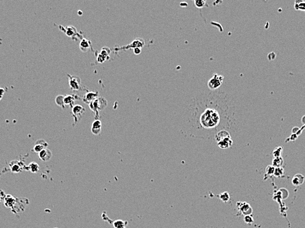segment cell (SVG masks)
<instances>
[{
  "instance_id": "cell-1",
  "label": "cell",
  "mask_w": 305,
  "mask_h": 228,
  "mask_svg": "<svg viewBox=\"0 0 305 228\" xmlns=\"http://www.w3.org/2000/svg\"><path fill=\"white\" fill-rule=\"evenodd\" d=\"M107 101L103 97H99L98 99L89 104V107L93 112L98 115L99 111L103 110L107 107Z\"/></svg>"
},
{
  "instance_id": "cell-2",
  "label": "cell",
  "mask_w": 305,
  "mask_h": 228,
  "mask_svg": "<svg viewBox=\"0 0 305 228\" xmlns=\"http://www.w3.org/2000/svg\"><path fill=\"white\" fill-rule=\"evenodd\" d=\"M224 81V76L218 74H214L207 83L208 88L211 90H216L219 88Z\"/></svg>"
},
{
  "instance_id": "cell-3",
  "label": "cell",
  "mask_w": 305,
  "mask_h": 228,
  "mask_svg": "<svg viewBox=\"0 0 305 228\" xmlns=\"http://www.w3.org/2000/svg\"><path fill=\"white\" fill-rule=\"evenodd\" d=\"M68 77L69 78V86L70 89L73 91H78L81 88V80L77 76H72V75L68 74Z\"/></svg>"
},
{
  "instance_id": "cell-4",
  "label": "cell",
  "mask_w": 305,
  "mask_h": 228,
  "mask_svg": "<svg viewBox=\"0 0 305 228\" xmlns=\"http://www.w3.org/2000/svg\"><path fill=\"white\" fill-rule=\"evenodd\" d=\"M86 111L85 108L80 105H74L72 108V112L76 122H78L82 118V115Z\"/></svg>"
},
{
  "instance_id": "cell-5",
  "label": "cell",
  "mask_w": 305,
  "mask_h": 228,
  "mask_svg": "<svg viewBox=\"0 0 305 228\" xmlns=\"http://www.w3.org/2000/svg\"><path fill=\"white\" fill-rule=\"evenodd\" d=\"M236 205H237L238 210H240L244 216L251 215L253 213V209L249 203L240 201V202H237Z\"/></svg>"
},
{
  "instance_id": "cell-6",
  "label": "cell",
  "mask_w": 305,
  "mask_h": 228,
  "mask_svg": "<svg viewBox=\"0 0 305 228\" xmlns=\"http://www.w3.org/2000/svg\"><path fill=\"white\" fill-rule=\"evenodd\" d=\"M99 97V94L98 92H88L86 93L84 95V96L83 97V101L86 103H88V105L90 103L93 102V101L96 100V99H98Z\"/></svg>"
},
{
  "instance_id": "cell-7",
  "label": "cell",
  "mask_w": 305,
  "mask_h": 228,
  "mask_svg": "<svg viewBox=\"0 0 305 228\" xmlns=\"http://www.w3.org/2000/svg\"><path fill=\"white\" fill-rule=\"evenodd\" d=\"M38 155L40 160L47 162V161H49L52 157V152L49 149L46 148L39 152Z\"/></svg>"
},
{
  "instance_id": "cell-8",
  "label": "cell",
  "mask_w": 305,
  "mask_h": 228,
  "mask_svg": "<svg viewBox=\"0 0 305 228\" xmlns=\"http://www.w3.org/2000/svg\"><path fill=\"white\" fill-rule=\"evenodd\" d=\"M101 122L99 120H96L93 122L91 131L93 134L96 135V136H98L101 134Z\"/></svg>"
},
{
  "instance_id": "cell-9",
  "label": "cell",
  "mask_w": 305,
  "mask_h": 228,
  "mask_svg": "<svg viewBox=\"0 0 305 228\" xmlns=\"http://www.w3.org/2000/svg\"><path fill=\"white\" fill-rule=\"evenodd\" d=\"M227 138H231V136L230 134L226 130H220L215 135V140L217 141V143Z\"/></svg>"
},
{
  "instance_id": "cell-10",
  "label": "cell",
  "mask_w": 305,
  "mask_h": 228,
  "mask_svg": "<svg viewBox=\"0 0 305 228\" xmlns=\"http://www.w3.org/2000/svg\"><path fill=\"white\" fill-rule=\"evenodd\" d=\"M47 143L46 142L45 140L43 139H38L36 141V144H35L34 147V150L35 152H39L41 151L43 149H46V147H47Z\"/></svg>"
},
{
  "instance_id": "cell-11",
  "label": "cell",
  "mask_w": 305,
  "mask_h": 228,
  "mask_svg": "<svg viewBox=\"0 0 305 228\" xmlns=\"http://www.w3.org/2000/svg\"><path fill=\"white\" fill-rule=\"evenodd\" d=\"M233 144V141L231 138H227L218 142V146L222 149H226L231 147Z\"/></svg>"
},
{
  "instance_id": "cell-12",
  "label": "cell",
  "mask_w": 305,
  "mask_h": 228,
  "mask_svg": "<svg viewBox=\"0 0 305 228\" xmlns=\"http://www.w3.org/2000/svg\"><path fill=\"white\" fill-rule=\"evenodd\" d=\"M304 177L302 174H297L293 176L291 182L295 186H299V185H301L304 182Z\"/></svg>"
},
{
  "instance_id": "cell-13",
  "label": "cell",
  "mask_w": 305,
  "mask_h": 228,
  "mask_svg": "<svg viewBox=\"0 0 305 228\" xmlns=\"http://www.w3.org/2000/svg\"><path fill=\"white\" fill-rule=\"evenodd\" d=\"M75 101V97L72 95H67L63 96V105L64 108L65 106H69V107H74V103Z\"/></svg>"
},
{
  "instance_id": "cell-14",
  "label": "cell",
  "mask_w": 305,
  "mask_h": 228,
  "mask_svg": "<svg viewBox=\"0 0 305 228\" xmlns=\"http://www.w3.org/2000/svg\"><path fill=\"white\" fill-rule=\"evenodd\" d=\"M79 46L80 49L83 52H87L88 51L90 50V47H91V42H90V40H88V39L83 38L80 41Z\"/></svg>"
},
{
  "instance_id": "cell-15",
  "label": "cell",
  "mask_w": 305,
  "mask_h": 228,
  "mask_svg": "<svg viewBox=\"0 0 305 228\" xmlns=\"http://www.w3.org/2000/svg\"><path fill=\"white\" fill-rule=\"evenodd\" d=\"M144 45H145L144 40H143V39H141V38H138V39H135L134 41H133L132 42L131 44L128 45L125 48H126V49H128V48H130V47H132V48H134V49L136 48V47L141 48V47H143V46H144Z\"/></svg>"
},
{
  "instance_id": "cell-16",
  "label": "cell",
  "mask_w": 305,
  "mask_h": 228,
  "mask_svg": "<svg viewBox=\"0 0 305 228\" xmlns=\"http://www.w3.org/2000/svg\"><path fill=\"white\" fill-rule=\"evenodd\" d=\"M65 32L67 36L72 37L77 34V30L73 26H68L65 28Z\"/></svg>"
},
{
  "instance_id": "cell-17",
  "label": "cell",
  "mask_w": 305,
  "mask_h": 228,
  "mask_svg": "<svg viewBox=\"0 0 305 228\" xmlns=\"http://www.w3.org/2000/svg\"><path fill=\"white\" fill-rule=\"evenodd\" d=\"M283 164H284V158L282 156L274 157L272 162V165L274 168L282 167Z\"/></svg>"
},
{
  "instance_id": "cell-18",
  "label": "cell",
  "mask_w": 305,
  "mask_h": 228,
  "mask_svg": "<svg viewBox=\"0 0 305 228\" xmlns=\"http://www.w3.org/2000/svg\"><path fill=\"white\" fill-rule=\"evenodd\" d=\"M110 53V49L107 47H103L102 49L101 50V52L99 53V54H100L101 55H102L104 58L106 59V61L109 60V59Z\"/></svg>"
},
{
  "instance_id": "cell-19",
  "label": "cell",
  "mask_w": 305,
  "mask_h": 228,
  "mask_svg": "<svg viewBox=\"0 0 305 228\" xmlns=\"http://www.w3.org/2000/svg\"><path fill=\"white\" fill-rule=\"evenodd\" d=\"M219 198L220 200L222 201V202L227 203V202H228V201H229V199H230V196H229V194L228 192L225 191L219 195Z\"/></svg>"
},
{
  "instance_id": "cell-20",
  "label": "cell",
  "mask_w": 305,
  "mask_h": 228,
  "mask_svg": "<svg viewBox=\"0 0 305 228\" xmlns=\"http://www.w3.org/2000/svg\"><path fill=\"white\" fill-rule=\"evenodd\" d=\"M284 173L285 170L282 167L275 168V171L274 174V176L276 177V178H281V177L284 176Z\"/></svg>"
},
{
  "instance_id": "cell-21",
  "label": "cell",
  "mask_w": 305,
  "mask_h": 228,
  "mask_svg": "<svg viewBox=\"0 0 305 228\" xmlns=\"http://www.w3.org/2000/svg\"><path fill=\"white\" fill-rule=\"evenodd\" d=\"M295 8L297 10H300L302 11H305V2L302 1H296L295 3Z\"/></svg>"
},
{
  "instance_id": "cell-22",
  "label": "cell",
  "mask_w": 305,
  "mask_h": 228,
  "mask_svg": "<svg viewBox=\"0 0 305 228\" xmlns=\"http://www.w3.org/2000/svg\"><path fill=\"white\" fill-rule=\"evenodd\" d=\"M126 222H124L122 220H117L114 221L113 223V226L114 228H122L126 227Z\"/></svg>"
},
{
  "instance_id": "cell-23",
  "label": "cell",
  "mask_w": 305,
  "mask_h": 228,
  "mask_svg": "<svg viewBox=\"0 0 305 228\" xmlns=\"http://www.w3.org/2000/svg\"><path fill=\"white\" fill-rule=\"evenodd\" d=\"M283 152V148L282 147H278L273 150V156L274 157H280L282 156V154Z\"/></svg>"
},
{
  "instance_id": "cell-24",
  "label": "cell",
  "mask_w": 305,
  "mask_h": 228,
  "mask_svg": "<svg viewBox=\"0 0 305 228\" xmlns=\"http://www.w3.org/2000/svg\"><path fill=\"white\" fill-rule=\"evenodd\" d=\"M275 171V168L272 165H268V166L266 168V174L268 176H274Z\"/></svg>"
},
{
  "instance_id": "cell-25",
  "label": "cell",
  "mask_w": 305,
  "mask_h": 228,
  "mask_svg": "<svg viewBox=\"0 0 305 228\" xmlns=\"http://www.w3.org/2000/svg\"><path fill=\"white\" fill-rule=\"evenodd\" d=\"M194 4H195L196 7L202 8L206 4V1H204V0H200V1L199 0H195V1H194Z\"/></svg>"
},
{
  "instance_id": "cell-26",
  "label": "cell",
  "mask_w": 305,
  "mask_h": 228,
  "mask_svg": "<svg viewBox=\"0 0 305 228\" xmlns=\"http://www.w3.org/2000/svg\"><path fill=\"white\" fill-rule=\"evenodd\" d=\"M55 103L57 105L60 106V107L64 108L63 105V96H59L56 97L55 99Z\"/></svg>"
},
{
  "instance_id": "cell-27",
  "label": "cell",
  "mask_w": 305,
  "mask_h": 228,
  "mask_svg": "<svg viewBox=\"0 0 305 228\" xmlns=\"http://www.w3.org/2000/svg\"><path fill=\"white\" fill-rule=\"evenodd\" d=\"M244 221L247 224L250 225L251 224V223H253L254 219L253 218V216H252L251 215H247V216H245L244 217Z\"/></svg>"
},
{
  "instance_id": "cell-28",
  "label": "cell",
  "mask_w": 305,
  "mask_h": 228,
  "mask_svg": "<svg viewBox=\"0 0 305 228\" xmlns=\"http://www.w3.org/2000/svg\"><path fill=\"white\" fill-rule=\"evenodd\" d=\"M30 168L32 172H36L39 170V166L35 162H31L30 164Z\"/></svg>"
},
{
  "instance_id": "cell-29",
  "label": "cell",
  "mask_w": 305,
  "mask_h": 228,
  "mask_svg": "<svg viewBox=\"0 0 305 228\" xmlns=\"http://www.w3.org/2000/svg\"><path fill=\"white\" fill-rule=\"evenodd\" d=\"M141 52V48L140 47H136L134 49V53L135 55H140Z\"/></svg>"
},
{
  "instance_id": "cell-30",
  "label": "cell",
  "mask_w": 305,
  "mask_h": 228,
  "mask_svg": "<svg viewBox=\"0 0 305 228\" xmlns=\"http://www.w3.org/2000/svg\"><path fill=\"white\" fill-rule=\"evenodd\" d=\"M4 93H5V90L3 88H0V100L2 99V97L3 96Z\"/></svg>"
},
{
  "instance_id": "cell-31",
  "label": "cell",
  "mask_w": 305,
  "mask_h": 228,
  "mask_svg": "<svg viewBox=\"0 0 305 228\" xmlns=\"http://www.w3.org/2000/svg\"><path fill=\"white\" fill-rule=\"evenodd\" d=\"M180 6L181 7H187V3H185V2H182V3H180Z\"/></svg>"
},
{
  "instance_id": "cell-32",
  "label": "cell",
  "mask_w": 305,
  "mask_h": 228,
  "mask_svg": "<svg viewBox=\"0 0 305 228\" xmlns=\"http://www.w3.org/2000/svg\"><path fill=\"white\" fill-rule=\"evenodd\" d=\"M0 203H1V200H0Z\"/></svg>"
},
{
  "instance_id": "cell-33",
  "label": "cell",
  "mask_w": 305,
  "mask_h": 228,
  "mask_svg": "<svg viewBox=\"0 0 305 228\" xmlns=\"http://www.w3.org/2000/svg\"><path fill=\"white\" fill-rule=\"evenodd\" d=\"M122 228H126V227H122Z\"/></svg>"
}]
</instances>
